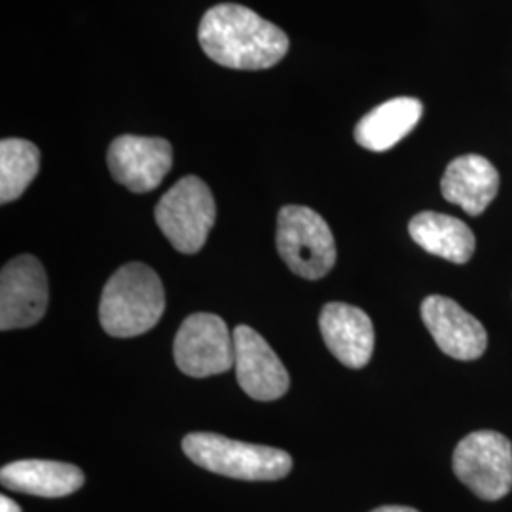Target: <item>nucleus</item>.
<instances>
[{
  "mask_svg": "<svg viewBox=\"0 0 512 512\" xmlns=\"http://www.w3.org/2000/svg\"><path fill=\"white\" fill-rule=\"evenodd\" d=\"M200 46L215 63L239 71H262L289 52V37L241 4H217L200 23Z\"/></svg>",
  "mask_w": 512,
  "mask_h": 512,
  "instance_id": "1",
  "label": "nucleus"
},
{
  "mask_svg": "<svg viewBox=\"0 0 512 512\" xmlns=\"http://www.w3.org/2000/svg\"><path fill=\"white\" fill-rule=\"evenodd\" d=\"M165 310L158 274L141 262H129L110 277L99 302V321L114 338L141 336L158 325Z\"/></svg>",
  "mask_w": 512,
  "mask_h": 512,
  "instance_id": "2",
  "label": "nucleus"
},
{
  "mask_svg": "<svg viewBox=\"0 0 512 512\" xmlns=\"http://www.w3.org/2000/svg\"><path fill=\"white\" fill-rule=\"evenodd\" d=\"M183 450L203 469L238 480H279L293 469V459L283 450L226 439L215 433L186 435Z\"/></svg>",
  "mask_w": 512,
  "mask_h": 512,
  "instance_id": "3",
  "label": "nucleus"
},
{
  "mask_svg": "<svg viewBox=\"0 0 512 512\" xmlns=\"http://www.w3.org/2000/svg\"><path fill=\"white\" fill-rule=\"evenodd\" d=\"M277 253L304 279H321L336 262L329 224L310 207L287 205L277 215Z\"/></svg>",
  "mask_w": 512,
  "mask_h": 512,
  "instance_id": "4",
  "label": "nucleus"
},
{
  "mask_svg": "<svg viewBox=\"0 0 512 512\" xmlns=\"http://www.w3.org/2000/svg\"><path fill=\"white\" fill-rule=\"evenodd\" d=\"M156 222L169 243L184 255L202 249L217 219L215 198L198 177H184L156 205Z\"/></svg>",
  "mask_w": 512,
  "mask_h": 512,
  "instance_id": "5",
  "label": "nucleus"
},
{
  "mask_svg": "<svg viewBox=\"0 0 512 512\" xmlns=\"http://www.w3.org/2000/svg\"><path fill=\"white\" fill-rule=\"evenodd\" d=\"M452 467L476 497L499 501L512 490L511 440L497 431H475L456 446Z\"/></svg>",
  "mask_w": 512,
  "mask_h": 512,
  "instance_id": "6",
  "label": "nucleus"
},
{
  "mask_svg": "<svg viewBox=\"0 0 512 512\" xmlns=\"http://www.w3.org/2000/svg\"><path fill=\"white\" fill-rule=\"evenodd\" d=\"M234 334L219 315L194 313L175 336L173 357L186 376L209 378L234 366Z\"/></svg>",
  "mask_w": 512,
  "mask_h": 512,
  "instance_id": "7",
  "label": "nucleus"
},
{
  "mask_svg": "<svg viewBox=\"0 0 512 512\" xmlns=\"http://www.w3.org/2000/svg\"><path fill=\"white\" fill-rule=\"evenodd\" d=\"M48 308V277L31 255L16 256L0 274V329L37 325Z\"/></svg>",
  "mask_w": 512,
  "mask_h": 512,
  "instance_id": "8",
  "label": "nucleus"
},
{
  "mask_svg": "<svg viewBox=\"0 0 512 512\" xmlns=\"http://www.w3.org/2000/svg\"><path fill=\"white\" fill-rule=\"evenodd\" d=\"M110 175L135 194L158 188L173 165L171 143L160 137L122 135L109 148Z\"/></svg>",
  "mask_w": 512,
  "mask_h": 512,
  "instance_id": "9",
  "label": "nucleus"
},
{
  "mask_svg": "<svg viewBox=\"0 0 512 512\" xmlns=\"http://www.w3.org/2000/svg\"><path fill=\"white\" fill-rule=\"evenodd\" d=\"M421 319L440 351L458 361H475L488 348V334L482 323L456 300L427 296L421 304Z\"/></svg>",
  "mask_w": 512,
  "mask_h": 512,
  "instance_id": "10",
  "label": "nucleus"
},
{
  "mask_svg": "<svg viewBox=\"0 0 512 512\" xmlns=\"http://www.w3.org/2000/svg\"><path fill=\"white\" fill-rule=\"evenodd\" d=\"M234 366L241 389L255 401L281 399L291 385L287 368L270 344L247 325L234 330Z\"/></svg>",
  "mask_w": 512,
  "mask_h": 512,
  "instance_id": "11",
  "label": "nucleus"
},
{
  "mask_svg": "<svg viewBox=\"0 0 512 512\" xmlns=\"http://www.w3.org/2000/svg\"><path fill=\"white\" fill-rule=\"evenodd\" d=\"M319 329L330 353L349 368L368 365L374 353V325L365 311L344 302H330L321 317Z\"/></svg>",
  "mask_w": 512,
  "mask_h": 512,
  "instance_id": "12",
  "label": "nucleus"
},
{
  "mask_svg": "<svg viewBox=\"0 0 512 512\" xmlns=\"http://www.w3.org/2000/svg\"><path fill=\"white\" fill-rule=\"evenodd\" d=\"M440 190L446 202L456 203L467 215L478 217L497 196L499 173L484 156L465 154L448 164Z\"/></svg>",
  "mask_w": 512,
  "mask_h": 512,
  "instance_id": "13",
  "label": "nucleus"
},
{
  "mask_svg": "<svg viewBox=\"0 0 512 512\" xmlns=\"http://www.w3.org/2000/svg\"><path fill=\"white\" fill-rule=\"evenodd\" d=\"M84 473L71 463L46 459H21L2 467L0 482L19 494L65 497L84 486Z\"/></svg>",
  "mask_w": 512,
  "mask_h": 512,
  "instance_id": "14",
  "label": "nucleus"
},
{
  "mask_svg": "<svg viewBox=\"0 0 512 512\" xmlns=\"http://www.w3.org/2000/svg\"><path fill=\"white\" fill-rule=\"evenodd\" d=\"M423 105L414 97H395L370 110L355 128L357 145L385 152L401 143L404 137L420 124Z\"/></svg>",
  "mask_w": 512,
  "mask_h": 512,
  "instance_id": "15",
  "label": "nucleus"
},
{
  "mask_svg": "<svg viewBox=\"0 0 512 512\" xmlns=\"http://www.w3.org/2000/svg\"><path fill=\"white\" fill-rule=\"evenodd\" d=\"M408 232L423 251L454 264H467L475 255V234L456 217L423 211L410 220Z\"/></svg>",
  "mask_w": 512,
  "mask_h": 512,
  "instance_id": "16",
  "label": "nucleus"
},
{
  "mask_svg": "<svg viewBox=\"0 0 512 512\" xmlns=\"http://www.w3.org/2000/svg\"><path fill=\"white\" fill-rule=\"evenodd\" d=\"M40 169L38 148L25 139H2L0 143V202L18 200L35 181Z\"/></svg>",
  "mask_w": 512,
  "mask_h": 512,
  "instance_id": "17",
  "label": "nucleus"
},
{
  "mask_svg": "<svg viewBox=\"0 0 512 512\" xmlns=\"http://www.w3.org/2000/svg\"><path fill=\"white\" fill-rule=\"evenodd\" d=\"M0 512H21V509H19V505L16 501H12L10 497L2 495V497H0Z\"/></svg>",
  "mask_w": 512,
  "mask_h": 512,
  "instance_id": "18",
  "label": "nucleus"
},
{
  "mask_svg": "<svg viewBox=\"0 0 512 512\" xmlns=\"http://www.w3.org/2000/svg\"><path fill=\"white\" fill-rule=\"evenodd\" d=\"M372 512H420L412 507H404V505H385V507H378Z\"/></svg>",
  "mask_w": 512,
  "mask_h": 512,
  "instance_id": "19",
  "label": "nucleus"
}]
</instances>
